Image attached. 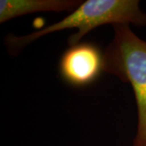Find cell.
<instances>
[{
	"mask_svg": "<svg viewBox=\"0 0 146 146\" xmlns=\"http://www.w3.org/2000/svg\"><path fill=\"white\" fill-rule=\"evenodd\" d=\"M81 3L78 0H1L0 22L36 12H72Z\"/></svg>",
	"mask_w": 146,
	"mask_h": 146,
	"instance_id": "cell-4",
	"label": "cell"
},
{
	"mask_svg": "<svg viewBox=\"0 0 146 146\" xmlns=\"http://www.w3.org/2000/svg\"><path fill=\"white\" fill-rule=\"evenodd\" d=\"M104 71L103 53L95 44L80 42L69 46L59 62L62 78L73 86L89 85Z\"/></svg>",
	"mask_w": 146,
	"mask_h": 146,
	"instance_id": "cell-3",
	"label": "cell"
},
{
	"mask_svg": "<svg viewBox=\"0 0 146 146\" xmlns=\"http://www.w3.org/2000/svg\"><path fill=\"white\" fill-rule=\"evenodd\" d=\"M103 53L104 72L130 84L137 106V129L132 146H146V41L129 25H115Z\"/></svg>",
	"mask_w": 146,
	"mask_h": 146,
	"instance_id": "cell-2",
	"label": "cell"
},
{
	"mask_svg": "<svg viewBox=\"0 0 146 146\" xmlns=\"http://www.w3.org/2000/svg\"><path fill=\"white\" fill-rule=\"evenodd\" d=\"M146 25V13L138 0H87L70 12L62 21L25 36L8 35L5 45L11 55H16L32 42L53 33L76 29L68 37L69 46L78 44L89 32L104 25Z\"/></svg>",
	"mask_w": 146,
	"mask_h": 146,
	"instance_id": "cell-1",
	"label": "cell"
}]
</instances>
